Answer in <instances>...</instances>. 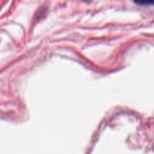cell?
<instances>
[{"label":"cell","mask_w":154,"mask_h":154,"mask_svg":"<svg viewBox=\"0 0 154 154\" xmlns=\"http://www.w3.org/2000/svg\"><path fill=\"white\" fill-rule=\"evenodd\" d=\"M136 3H138V4L139 5H144V4H147V5H149V4H153V2H135Z\"/></svg>","instance_id":"1"}]
</instances>
